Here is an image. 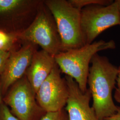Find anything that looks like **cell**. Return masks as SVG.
Masks as SVG:
<instances>
[{
	"mask_svg": "<svg viewBox=\"0 0 120 120\" xmlns=\"http://www.w3.org/2000/svg\"><path fill=\"white\" fill-rule=\"evenodd\" d=\"M36 46L28 42L18 51L10 53L1 74L2 94L5 95L9 89L23 77L30 65L34 54L37 51Z\"/></svg>",
	"mask_w": 120,
	"mask_h": 120,
	"instance_id": "obj_8",
	"label": "cell"
},
{
	"mask_svg": "<svg viewBox=\"0 0 120 120\" xmlns=\"http://www.w3.org/2000/svg\"><path fill=\"white\" fill-rule=\"evenodd\" d=\"M3 102V99H2V92H1V87L0 82V106L1 104Z\"/></svg>",
	"mask_w": 120,
	"mask_h": 120,
	"instance_id": "obj_19",
	"label": "cell"
},
{
	"mask_svg": "<svg viewBox=\"0 0 120 120\" xmlns=\"http://www.w3.org/2000/svg\"><path fill=\"white\" fill-rule=\"evenodd\" d=\"M10 53L8 51L0 50V73L1 74L4 69L5 64L10 56Z\"/></svg>",
	"mask_w": 120,
	"mask_h": 120,
	"instance_id": "obj_16",
	"label": "cell"
},
{
	"mask_svg": "<svg viewBox=\"0 0 120 120\" xmlns=\"http://www.w3.org/2000/svg\"><path fill=\"white\" fill-rule=\"evenodd\" d=\"M69 88V96L65 110L69 120H105L99 119L90 105L92 96L89 89L83 93L72 77H64Z\"/></svg>",
	"mask_w": 120,
	"mask_h": 120,
	"instance_id": "obj_9",
	"label": "cell"
},
{
	"mask_svg": "<svg viewBox=\"0 0 120 120\" xmlns=\"http://www.w3.org/2000/svg\"><path fill=\"white\" fill-rule=\"evenodd\" d=\"M24 2V1L21 0H0V14L14 10Z\"/></svg>",
	"mask_w": 120,
	"mask_h": 120,
	"instance_id": "obj_12",
	"label": "cell"
},
{
	"mask_svg": "<svg viewBox=\"0 0 120 120\" xmlns=\"http://www.w3.org/2000/svg\"><path fill=\"white\" fill-rule=\"evenodd\" d=\"M81 22L85 44L93 43L105 30L114 26H119L116 0L106 6L92 5L83 8L81 11Z\"/></svg>",
	"mask_w": 120,
	"mask_h": 120,
	"instance_id": "obj_6",
	"label": "cell"
},
{
	"mask_svg": "<svg viewBox=\"0 0 120 120\" xmlns=\"http://www.w3.org/2000/svg\"><path fill=\"white\" fill-rule=\"evenodd\" d=\"M0 120H19L13 115L3 101L0 106Z\"/></svg>",
	"mask_w": 120,
	"mask_h": 120,
	"instance_id": "obj_15",
	"label": "cell"
},
{
	"mask_svg": "<svg viewBox=\"0 0 120 120\" xmlns=\"http://www.w3.org/2000/svg\"><path fill=\"white\" fill-rule=\"evenodd\" d=\"M44 3L56 23L61 41V52L86 45L81 27V10L74 7L68 0H47Z\"/></svg>",
	"mask_w": 120,
	"mask_h": 120,
	"instance_id": "obj_3",
	"label": "cell"
},
{
	"mask_svg": "<svg viewBox=\"0 0 120 120\" xmlns=\"http://www.w3.org/2000/svg\"><path fill=\"white\" fill-rule=\"evenodd\" d=\"M14 40L13 35L0 31V50L8 51L12 46Z\"/></svg>",
	"mask_w": 120,
	"mask_h": 120,
	"instance_id": "obj_13",
	"label": "cell"
},
{
	"mask_svg": "<svg viewBox=\"0 0 120 120\" xmlns=\"http://www.w3.org/2000/svg\"><path fill=\"white\" fill-rule=\"evenodd\" d=\"M56 64L54 56L47 52L42 49L35 52L26 76L35 94Z\"/></svg>",
	"mask_w": 120,
	"mask_h": 120,
	"instance_id": "obj_10",
	"label": "cell"
},
{
	"mask_svg": "<svg viewBox=\"0 0 120 120\" xmlns=\"http://www.w3.org/2000/svg\"><path fill=\"white\" fill-rule=\"evenodd\" d=\"M61 73L56 64L36 94L37 102L46 112L59 111L66 105L69 88L65 77H61Z\"/></svg>",
	"mask_w": 120,
	"mask_h": 120,
	"instance_id": "obj_7",
	"label": "cell"
},
{
	"mask_svg": "<svg viewBox=\"0 0 120 120\" xmlns=\"http://www.w3.org/2000/svg\"><path fill=\"white\" fill-rule=\"evenodd\" d=\"M74 7L81 10L86 7L92 5L106 6L114 1L112 0H68Z\"/></svg>",
	"mask_w": 120,
	"mask_h": 120,
	"instance_id": "obj_11",
	"label": "cell"
},
{
	"mask_svg": "<svg viewBox=\"0 0 120 120\" xmlns=\"http://www.w3.org/2000/svg\"><path fill=\"white\" fill-rule=\"evenodd\" d=\"M105 120H120V106H117L116 112L111 116L105 118Z\"/></svg>",
	"mask_w": 120,
	"mask_h": 120,
	"instance_id": "obj_18",
	"label": "cell"
},
{
	"mask_svg": "<svg viewBox=\"0 0 120 120\" xmlns=\"http://www.w3.org/2000/svg\"><path fill=\"white\" fill-rule=\"evenodd\" d=\"M3 101L19 120H41L47 113L37 102L26 76L9 89Z\"/></svg>",
	"mask_w": 120,
	"mask_h": 120,
	"instance_id": "obj_5",
	"label": "cell"
},
{
	"mask_svg": "<svg viewBox=\"0 0 120 120\" xmlns=\"http://www.w3.org/2000/svg\"><path fill=\"white\" fill-rule=\"evenodd\" d=\"M113 40H100L91 44L68 51L60 52L54 56L61 73L72 77L83 93L87 90L90 64L95 54L99 52L116 48Z\"/></svg>",
	"mask_w": 120,
	"mask_h": 120,
	"instance_id": "obj_2",
	"label": "cell"
},
{
	"mask_svg": "<svg viewBox=\"0 0 120 120\" xmlns=\"http://www.w3.org/2000/svg\"><path fill=\"white\" fill-rule=\"evenodd\" d=\"M116 85L114 98L116 101L120 104V64L118 67V73L116 79Z\"/></svg>",
	"mask_w": 120,
	"mask_h": 120,
	"instance_id": "obj_17",
	"label": "cell"
},
{
	"mask_svg": "<svg viewBox=\"0 0 120 120\" xmlns=\"http://www.w3.org/2000/svg\"><path fill=\"white\" fill-rule=\"evenodd\" d=\"M18 36L28 42L40 46L54 56L61 52V41L56 23L44 2L31 24Z\"/></svg>",
	"mask_w": 120,
	"mask_h": 120,
	"instance_id": "obj_4",
	"label": "cell"
},
{
	"mask_svg": "<svg viewBox=\"0 0 120 120\" xmlns=\"http://www.w3.org/2000/svg\"><path fill=\"white\" fill-rule=\"evenodd\" d=\"M41 120H69L67 112L65 108L55 112H48Z\"/></svg>",
	"mask_w": 120,
	"mask_h": 120,
	"instance_id": "obj_14",
	"label": "cell"
},
{
	"mask_svg": "<svg viewBox=\"0 0 120 120\" xmlns=\"http://www.w3.org/2000/svg\"><path fill=\"white\" fill-rule=\"evenodd\" d=\"M91 63L87 85L93 98L92 107L99 118L104 120L117 110L112 91L116 87L118 67L98 53L94 56Z\"/></svg>",
	"mask_w": 120,
	"mask_h": 120,
	"instance_id": "obj_1",
	"label": "cell"
},
{
	"mask_svg": "<svg viewBox=\"0 0 120 120\" xmlns=\"http://www.w3.org/2000/svg\"><path fill=\"white\" fill-rule=\"evenodd\" d=\"M117 4H118V11H119V19H120V0H116Z\"/></svg>",
	"mask_w": 120,
	"mask_h": 120,
	"instance_id": "obj_20",
	"label": "cell"
}]
</instances>
